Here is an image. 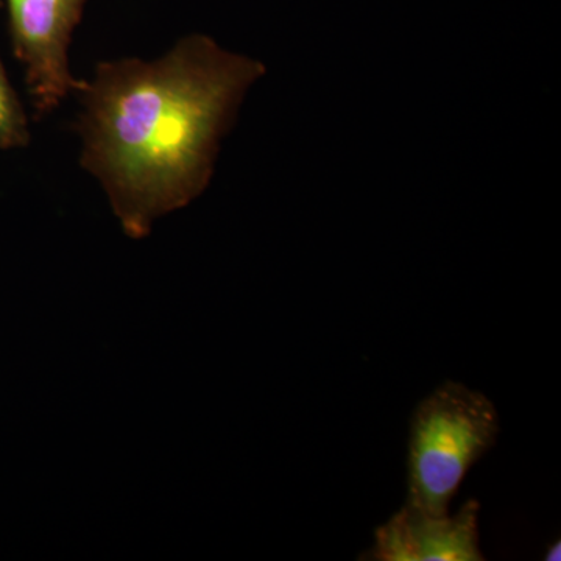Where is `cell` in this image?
Wrapping results in <instances>:
<instances>
[{"instance_id": "cell-1", "label": "cell", "mask_w": 561, "mask_h": 561, "mask_svg": "<svg viewBox=\"0 0 561 561\" xmlns=\"http://www.w3.org/2000/svg\"><path fill=\"white\" fill-rule=\"evenodd\" d=\"M261 61L184 36L153 61L99 62L76 92L80 164L101 183L122 230L150 234L154 221L201 197Z\"/></svg>"}, {"instance_id": "cell-2", "label": "cell", "mask_w": 561, "mask_h": 561, "mask_svg": "<svg viewBox=\"0 0 561 561\" xmlns=\"http://www.w3.org/2000/svg\"><path fill=\"white\" fill-rule=\"evenodd\" d=\"M500 413L481 391L440 383L413 412L405 505L448 515L468 471L496 445Z\"/></svg>"}, {"instance_id": "cell-3", "label": "cell", "mask_w": 561, "mask_h": 561, "mask_svg": "<svg viewBox=\"0 0 561 561\" xmlns=\"http://www.w3.org/2000/svg\"><path fill=\"white\" fill-rule=\"evenodd\" d=\"M14 57L24 68L36 119L80 90L69 49L88 0H5Z\"/></svg>"}, {"instance_id": "cell-4", "label": "cell", "mask_w": 561, "mask_h": 561, "mask_svg": "<svg viewBox=\"0 0 561 561\" xmlns=\"http://www.w3.org/2000/svg\"><path fill=\"white\" fill-rule=\"evenodd\" d=\"M481 504L470 500L456 515H427L402 505L375 531L360 557L368 561H482L479 535Z\"/></svg>"}, {"instance_id": "cell-5", "label": "cell", "mask_w": 561, "mask_h": 561, "mask_svg": "<svg viewBox=\"0 0 561 561\" xmlns=\"http://www.w3.org/2000/svg\"><path fill=\"white\" fill-rule=\"evenodd\" d=\"M28 142L31 130L27 114L0 60V150L21 149Z\"/></svg>"}, {"instance_id": "cell-6", "label": "cell", "mask_w": 561, "mask_h": 561, "mask_svg": "<svg viewBox=\"0 0 561 561\" xmlns=\"http://www.w3.org/2000/svg\"><path fill=\"white\" fill-rule=\"evenodd\" d=\"M561 542L553 541L551 546H549L548 552H546L545 560L548 561H559L561 559Z\"/></svg>"}]
</instances>
